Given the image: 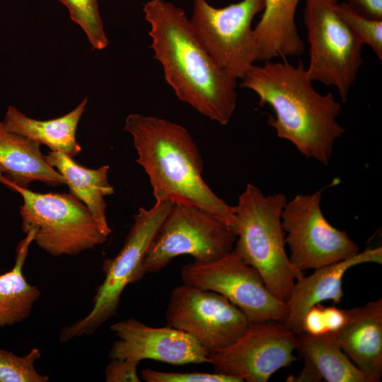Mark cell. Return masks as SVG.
<instances>
[{
    "label": "cell",
    "instance_id": "cell-1",
    "mask_svg": "<svg viewBox=\"0 0 382 382\" xmlns=\"http://www.w3.org/2000/svg\"><path fill=\"white\" fill-rule=\"evenodd\" d=\"M154 56L178 98L211 120L227 125L236 107L237 79L214 62L185 11L166 0L144 4Z\"/></svg>",
    "mask_w": 382,
    "mask_h": 382
},
{
    "label": "cell",
    "instance_id": "cell-2",
    "mask_svg": "<svg viewBox=\"0 0 382 382\" xmlns=\"http://www.w3.org/2000/svg\"><path fill=\"white\" fill-rule=\"evenodd\" d=\"M253 65L240 84L254 91L260 105H270L268 123L279 138L292 143L304 156L328 165L334 144L345 132L337 117L341 105L331 93L322 95L312 85L303 63L286 59Z\"/></svg>",
    "mask_w": 382,
    "mask_h": 382
},
{
    "label": "cell",
    "instance_id": "cell-3",
    "mask_svg": "<svg viewBox=\"0 0 382 382\" xmlns=\"http://www.w3.org/2000/svg\"><path fill=\"white\" fill-rule=\"evenodd\" d=\"M124 130L132 137L137 162L149 176L156 202L198 207L236 233L233 207L204 182L202 156L184 127L166 119L132 113L125 119Z\"/></svg>",
    "mask_w": 382,
    "mask_h": 382
},
{
    "label": "cell",
    "instance_id": "cell-4",
    "mask_svg": "<svg viewBox=\"0 0 382 382\" xmlns=\"http://www.w3.org/2000/svg\"><path fill=\"white\" fill-rule=\"evenodd\" d=\"M286 202L281 192L265 195L248 183L233 207L237 221L233 250L261 275L270 291L286 302L303 272L290 261L285 250L281 214Z\"/></svg>",
    "mask_w": 382,
    "mask_h": 382
},
{
    "label": "cell",
    "instance_id": "cell-5",
    "mask_svg": "<svg viewBox=\"0 0 382 382\" xmlns=\"http://www.w3.org/2000/svg\"><path fill=\"white\" fill-rule=\"evenodd\" d=\"M0 183L22 196L23 231H33V242L50 255H76L107 241L87 207L71 192H36L1 173Z\"/></svg>",
    "mask_w": 382,
    "mask_h": 382
},
{
    "label": "cell",
    "instance_id": "cell-6",
    "mask_svg": "<svg viewBox=\"0 0 382 382\" xmlns=\"http://www.w3.org/2000/svg\"><path fill=\"white\" fill-rule=\"evenodd\" d=\"M173 204L156 202L149 209H138L121 250L116 256L103 262L104 279L97 288L92 309L83 318L62 328L59 335L62 342L90 335L116 315L125 287L142 278L141 269L146 253Z\"/></svg>",
    "mask_w": 382,
    "mask_h": 382
},
{
    "label": "cell",
    "instance_id": "cell-7",
    "mask_svg": "<svg viewBox=\"0 0 382 382\" xmlns=\"http://www.w3.org/2000/svg\"><path fill=\"white\" fill-rule=\"evenodd\" d=\"M236 241L233 229L201 209L173 204L148 248L141 276L160 272L180 255L198 262L215 260L231 251Z\"/></svg>",
    "mask_w": 382,
    "mask_h": 382
},
{
    "label": "cell",
    "instance_id": "cell-8",
    "mask_svg": "<svg viewBox=\"0 0 382 382\" xmlns=\"http://www.w3.org/2000/svg\"><path fill=\"white\" fill-rule=\"evenodd\" d=\"M192 1L190 21L199 40L220 68L243 79L260 61L252 21L263 11L265 0H242L221 8Z\"/></svg>",
    "mask_w": 382,
    "mask_h": 382
},
{
    "label": "cell",
    "instance_id": "cell-9",
    "mask_svg": "<svg viewBox=\"0 0 382 382\" xmlns=\"http://www.w3.org/2000/svg\"><path fill=\"white\" fill-rule=\"evenodd\" d=\"M323 0H306L304 23L307 30L310 79L335 86L345 103L363 64V44Z\"/></svg>",
    "mask_w": 382,
    "mask_h": 382
},
{
    "label": "cell",
    "instance_id": "cell-10",
    "mask_svg": "<svg viewBox=\"0 0 382 382\" xmlns=\"http://www.w3.org/2000/svg\"><path fill=\"white\" fill-rule=\"evenodd\" d=\"M183 284L218 293L239 308L250 322L288 317L286 303L274 296L259 272L233 249L208 262H191L180 269Z\"/></svg>",
    "mask_w": 382,
    "mask_h": 382
},
{
    "label": "cell",
    "instance_id": "cell-11",
    "mask_svg": "<svg viewBox=\"0 0 382 382\" xmlns=\"http://www.w3.org/2000/svg\"><path fill=\"white\" fill-rule=\"evenodd\" d=\"M323 189L299 194L286 202L281 214L289 260L299 270L316 269L359 252V245L346 231L325 219L320 208Z\"/></svg>",
    "mask_w": 382,
    "mask_h": 382
},
{
    "label": "cell",
    "instance_id": "cell-12",
    "mask_svg": "<svg viewBox=\"0 0 382 382\" xmlns=\"http://www.w3.org/2000/svg\"><path fill=\"white\" fill-rule=\"evenodd\" d=\"M166 320L192 337L208 356L233 343L250 323L224 296L183 283L171 291Z\"/></svg>",
    "mask_w": 382,
    "mask_h": 382
},
{
    "label": "cell",
    "instance_id": "cell-13",
    "mask_svg": "<svg viewBox=\"0 0 382 382\" xmlns=\"http://www.w3.org/2000/svg\"><path fill=\"white\" fill-rule=\"evenodd\" d=\"M297 335L284 322H250L233 343L209 355L216 373L247 382H266L282 368L296 361Z\"/></svg>",
    "mask_w": 382,
    "mask_h": 382
},
{
    "label": "cell",
    "instance_id": "cell-14",
    "mask_svg": "<svg viewBox=\"0 0 382 382\" xmlns=\"http://www.w3.org/2000/svg\"><path fill=\"white\" fill-rule=\"evenodd\" d=\"M117 337L109 351L110 359L140 363L152 359L173 365L209 364L207 353L192 337L173 328L151 327L134 318L110 326Z\"/></svg>",
    "mask_w": 382,
    "mask_h": 382
},
{
    "label": "cell",
    "instance_id": "cell-15",
    "mask_svg": "<svg viewBox=\"0 0 382 382\" xmlns=\"http://www.w3.org/2000/svg\"><path fill=\"white\" fill-rule=\"evenodd\" d=\"M382 263V248L366 249L355 255L314 270L309 276L296 280L285 302L288 317L285 325L296 335L301 332L302 321L307 311L325 301L338 304L344 296L342 283L345 272L363 263Z\"/></svg>",
    "mask_w": 382,
    "mask_h": 382
},
{
    "label": "cell",
    "instance_id": "cell-16",
    "mask_svg": "<svg viewBox=\"0 0 382 382\" xmlns=\"http://www.w3.org/2000/svg\"><path fill=\"white\" fill-rule=\"evenodd\" d=\"M347 311L343 327L335 332L352 362L374 382L382 376V299Z\"/></svg>",
    "mask_w": 382,
    "mask_h": 382
},
{
    "label": "cell",
    "instance_id": "cell-17",
    "mask_svg": "<svg viewBox=\"0 0 382 382\" xmlns=\"http://www.w3.org/2000/svg\"><path fill=\"white\" fill-rule=\"evenodd\" d=\"M40 144L8 131L0 122V170L14 184L28 187L35 181L50 186L66 185L56 169L45 160Z\"/></svg>",
    "mask_w": 382,
    "mask_h": 382
},
{
    "label": "cell",
    "instance_id": "cell-18",
    "mask_svg": "<svg viewBox=\"0 0 382 382\" xmlns=\"http://www.w3.org/2000/svg\"><path fill=\"white\" fill-rule=\"evenodd\" d=\"M87 103L88 99L85 98L66 115L48 120L29 117L15 106L9 105L1 122L8 131L13 134L28 138L40 145H45L51 151H60L73 158L81 151L76 134Z\"/></svg>",
    "mask_w": 382,
    "mask_h": 382
},
{
    "label": "cell",
    "instance_id": "cell-19",
    "mask_svg": "<svg viewBox=\"0 0 382 382\" xmlns=\"http://www.w3.org/2000/svg\"><path fill=\"white\" fill-rule=\"evenodd\" d=\"M45 158L64 176L69 192L87 207L101 231L108 236L111 228L106 217L107 204L104 198L115 192L108 181L109 166L96 169L87 168L60 151H51Z\"/></svg>",
    "mask_w": 382,
    "mask_h": 382
},
{
    "label": "cell",
    "instance_id": "cell-20",
    "mask_svg": "<svg viewBox=\"0 0 382 382\" xmlns=\"http://www.w3.org/2000/svg\"><path fill=\"white\" fill-rule=\"evenodd\" d=\"M301 0H265L261 18L253 28L260 61L299 56L304 48L295 22Z\"/></svg>",
    "mask_w": 382,
    "mask_h": 382
},
{
    "label": "cell",
    "instance_id": "cell-21",
    "mask_svg": "<svg viewBox=\"0 0 382 382\" xmlns=\"http://www.w3.org/2000/svg\"><path fill=\"white\" fill-rule=\"evenodd\" d=\"M34 233L29 231L16 248L13 268L0 275V327L13 325L28 318L40 296L38 288L29 284L23 274Z\"/></svg>",
    "mask_w": 382,
    "mask_h": 382
},
{
    "label": "cell",
    "instance_id": "cell-22",
    "mask_svg": "<svg viewBox=\"0 0 382 382\" xmlns=\"http://www.w3.org/2000/svg\"><path fill=\"white\" fill-rule=\"evenodd\" d=\"M297 349L328 382H374L360 371L337 342L335 332L297 335Z\"/></svg>",
    "mask_w": 382,
    "mask_h": 382
},
{
    "label": "cell",
    "instance_id": "cell-23",
    "mask_svg": "<svg viewBox=\"0 0 382 382\" xmlns=\"http://www.w3.org/2000/svg\"><path fill=\"white\" fill-rule=\"evenodd\" d=\"M69 11L71 19L85 33L93 49L102 50L109 41L97 0H58Z\"/></svg>",
    "mask_w": 382,
    "mask_h": 382
},
{
    "label": "cell",
    "instance_id": "cell-24",
    "mask_svg": "<svg viewBox=\"0 0 382 382\" xmlns=\"http://www.w3.org/2000/svg\"><path fill=\"white\" fill-rule=\"evenodd\" d=\"M334 11L363 45H369L382 59V21L366 18L346 3H337Z\"/></svg>",
    "mask_w": 382,
    "mask_h": 382
},
{
    "label": "cell",
    "instance_id": "cell-25",
    "mask_svg": "<svg viewBox=\"0 0 382 382\" xmlns=\"http://www.w3.org/2000/svg\"><path fill=\"white\" fill-rule=\"evenodd\" d=\"M40 355L38 348L23 357L0 349V382H47L49 376L39 374L34 366Z\"/></svg>",
    "mask_w": 382,
    "mask_h": 382
},
{
    "label": "cell",
    "instance_id": "cell-26",
    "mask_svg": "<svg viewBox=\"0 0 382 382\" xmlns=\"http://www.w3.org/2000/svg\"><path fill=\"white\" fill-rule=\"evenodd\" d=\"M141 376L146 382H243V379L219 373L165 372L146 369Z\"/></svg>",
    "mask_w": 382,
    "mask_h": 382
},
{
    "label": "cell",
    "instance_id": "cell-27",
    "mask_svg": "<svg viewBox=\"0 0 382 382\" xmlns=\"http://www.w3.org/2000/svg\"><path fill=\"white\" fill-rule=\"evenodd\" d=\"M105 369L106 382H140L137 374L139 362L129 359H110Z\"/></svg>",
    "mask_w": 382,
    "mask_h": 382
},
{
    "label": "cell",
    "instance_id": "cell-28",
    "mask_svg": "<svg viewBox=\"0 0 382 382\" xmlns=\"http://www.w3.org/2000/svg\"><path fill=\"white\" fill-rule=\"evenodd\" d=\"M301 332L318 335L327 333L323 306L318 303L306 313L302 321Z\"/></svg>",
    "mask_w": 382,
    "mask_h": 382
},
{
    "label": "cell",
    "instance_id": "cell-29",
    "mask_svg": "<svg viewBox=\"0 0 382 382\" xmlns=\"http://www.w3.org/2000/svg\"><path fill=\"white\" fill-rule=\"evenodd\" d=\"M359 14L373 20L382 21V0H345Z\"/></svg>",
    "mask_w": 382,
    "mask_h": 382
},
{
    "label": "cell",
    "instance_id": "cell-30",
    "mask_svg": "<svg viewBox=\"0 0 382 382\" xmlns=\"http://www.w3.org/2000/svg\"><path fill=\"white\" fill-rule=\"evenodd\" d=\"M325 327L328 332H337L345 324L347 311L335 306H323Z\"/></svg>",
    "mask_w": 382,
    "mask_h": 382
},
{
    "label": "cell",
    "instance_id": "cell-31",
    "mask_svg": "<svg viewBox=\"0 0 382 382\" xmlns=\"http://www.w3.org/2000/svg\"><path fill=\"white\" fill-rule=\"evenodd\" d=\"M305 364L302 371L294 378V381H320L322 377L315 366L307 359H304Z\"/></svg>",
    "mask_w": 382,
    "mask_h": 382
},
{
    "label": "cell",
    "instance_id": "cell-32",
    "mask_svg": "<svg viewBox=\"0 0 382 382\" xmlns=\"http://www.w3.org/2000/svg\"><path fill=\"white\" fill-rule=\"evenodd\" d=\"M324 1H326L330 4H332V5H335L336 4H337V0H323Z\"/></svg>",
    "mask_w": 382,
    "mask_h": 382
},
{
    "label": "cell",
    "instance_id": "cell-33",
    "mask_svg": "<svg viewBox=\"0 0 382 382\" xmlns=\"http://www.w3.org/2000/svg\"><path fill=\"white\" fill-rule=\"evenodd\" d=\"M0 173H1V170H0Z\"/></svg>",
    "mask_w": 382,
    "mask_h": 382
}]
</instances>
